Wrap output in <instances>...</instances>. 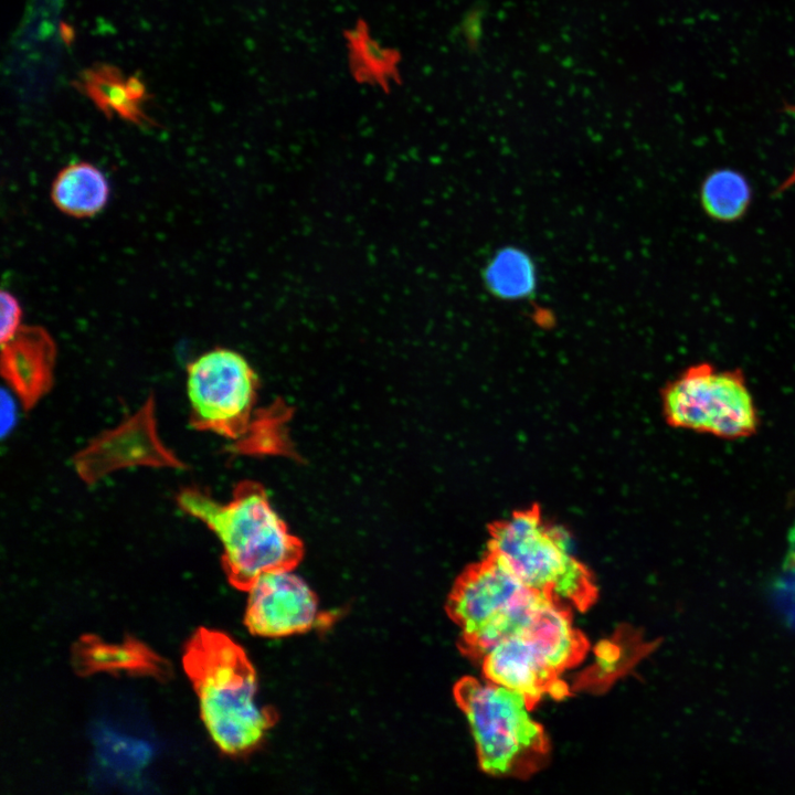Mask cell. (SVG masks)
<instances>
[{"label":"cell","mask_w":795,"mask_h":795,"mask_svg":"<svg viewBox=\"0 0 795 795\" xmlns=\"http://www.w3.org/2000/svg\"><path fill=\"white\" fill-rule=\"evenodd\" d=\"M544 596L488 554L458 577L446 610L460 630L463 650L480 660L492 646L518 633Z\"/></svg>","instance_id":"obj_5"},{"label":"cell","mask_w":795,"mask_h":795,"mask_svg":"<svg viewBox=\"0 0 795 795\" xmlns=\"http://www.w3.org/2000/svg\"><path fill=\"white\" fill-rule=\"evenodd\" d=\"M245 591L244 622L253 635L266 638L294 636L310 630L320 621L318 598L294 568L266 572Z\"/></svg>","instance_id":"obj_8"},{"label":"cell","mask_w":795,"mask_h":795,"mask_svg":"<svg viewBox=\"0 0 795 795\" xmlns=\"http://www.w3.org/2000/svg\"><path fill=\"white\" fill-rule=\"evenodd\" d=\"M752 187L744 174L732 168H719L706 176L699 189L704 213L718 222H735L748 212Z\"/></svg>","instance_id":"obj_13"},{"label":"cell","mask_w":795,"mask_h":795,"mask_svg":"<svg viewBox=\"0 0 795 795\" xmlns=\"http://www.w3.org/2000/svg\"><path fill=\"white\" fill-rule=\"evenodd\" d=\"M775 598L784 615L795 626V571H788L776 585Z\"/></svg>","instance_id":"obj_17"},{"label":"cell","mask_w":795,"mask_h":795,"mask_svg":"<svg viewBox=\"0 0 795 795\" xmlns=\"http://www.w3.org/2000/svg\"><path fill=\"white\" fill-rule=\"evenodd\" d=\"M177 504L218 537L223 548V569L231 584L240 590L245 591L266 572L295 569L301 559L300 540L255 481H241L226 502L198 487H186L178 492Z\"/></svg>","instance_id":"obj_2"},{"label":"cell","mask_w":795,"mask_h":795,"mask_svg":"<svg viewBox=\"0 0 795 795\" xmlns=\"http://www.w3.org/2000/svg\"><path fill=\"white\" fill-rule=\"evenodd\" d=\"M664 412L677 427L739 438L755 432L757 414L740 371L708 363L689 368L664 392Z\"/></svg>","instance_id":"obj_6"},{"label":"cell","mask_w":795,"mask_h":795,"mask_svg":"<svg viewBox=\"0 0 795 795\" xmlns=\"http://www.w3.org/2000/svg\"><path fill=\"white\" fill-rule=\"evenodd\" d=\"M485 283L496 297L518 300L536 289L537 273L531 257L517 247L499 250L487 263Z\"/></svg>","instance_id":"obj_14"},{"label":"cell","mask_w":795,"mask_h":795,"mask_svg":"<svg viewBox=\"0 0 795 795\" xmlns=\"http://www.w3.org/2000/svg\"><path fill=\"white\" fill-rule=\"evenodd\" d=\"M126 85L129 95L135 102L142 104L146 99H148L149 96L147 94L146 86L140 78L131 76L126 80Z\"/></svg>","instance_id":"obj_18"},{"label":"cell","mask_w":795,"mask_h":795,"mask_svg":"<svg viewBox=\"0 0 795 795\" xmlns=\"http://www.w3.org/2000/svg\"><path fill=\"white\" fill-rule=\"evenodd\" d=\"M109 198L105 174L89 162L63 168L51 188V199L63 213L73 218H91L100 212Z\"/></svg>","instance_id":"obj_11"},{"label":"cell","mask_w":795,"mask_h":795,"mask_svg":"<svg viewBox=\"0 0 795 795\" xmlns=\"http://www.w3.org/2000/svg\"><path fill=\"white\" fill-rule=\"evenodd\" d=\"M183 666L219 750L227 755L255 750L275 716L258 699L256 671L244 649L221 632L200 628L186 646Z\"/></svg>","instance_id":"obj_1"},{"label":"cell","mask_w":795,"mask_h":795,"mask_svg":"<svg viewBox=\"0 0 795 795\" xmlns=\"http://www.w3.org/2000/svg\"><path fill=\"white\" fill-rule=\"evenodd\" d=\"M454 698L468 723L481 771L524 778L544 766L549 739L522 693L486 678L464 677L454 687Z\"/></svg>","instance_id":"obj_3"},{"label":"cell","mask_w":795,"mask_h":795,"mask_svg":"<svg viewBox=\"0 0 795 795\" xmlns=\"http://www.w3.org/2000/svg\"><path fill=\"white\" fill-rule=\"evenodd\" d=\"M21 307L17 298L6 292H1V322H0V336L1 341H4L12 337L21 325Z\"/></svg>","instance_id":"obj_16"},{"label":"cell","mask_w":795,"mask_h":795,"mask_svg":"<svg viewBox=\"0 0 795 795\" xmlns=\"http://www.w3.org/2000/svg\"><path fill=\"white\" fill-rule=\"evenodd\" d=\"M55 344L41 327H24L1 341V371L25 409L50 390Z\"/></svg>","instance_id":"obj_10"},{"label":"cell","mask_w":795,"mask_h":795,"mask_svg":"<svg viewBox=\"0 0 795 795\" xmlns=\"http://www.w3.org/2000/svg\"><path fill=\"white\" fill-rule=\"evenodd\" d=\"M74 86L91 98L107 117L117 115L139 126L151 124L141 109V104L129 95L123 74L113 65L99 64L85 70Z\"/></svg>","instance_id":"obj_12"},{"label":"cell","mask_w":795,"mask_h":795,"mask_svg":"<svg viewBox=\"0 0 795 795\" xmlns=\"http://www.w3.org/2000/svg\"><path fill=\"white\" fill-rule=\"evenodd\" d=\"M479 661L484 678L522 693L532 707L545 696L560 699L569 693L561 675L521 634L502 639Z\"/></svg>","instance_id":"obj_9"},{"label":"cell","mask_w":795,"mask_h":795,"mask_svg":"<svg viewBox=\"0 0 795 795\" xmlns=\"http://www.w3.org/2000/svg\"><path fill=\"white\" fill-rule=\"evenodd\" d=\"M190 424L239 441L248 431L257 396V377L237 351L215 348L187 368Z\"/></svg>","instance_id":"obj_7"},{"label":"cell","mask_w":795,"mask_h":795,"mask_svg":"<svg viewBox=\"0 0 795 795\" xmlns=\"http://www.w3.org/2000/svg\"><path fill=\"white\" fill-rule=\"evenodd\" d=\"M491 556L529 589L579 611L597 597L590 571L574 556L566 532L537 509L512 513L495 524L488 542Z\"/></svg>","instance_id":"obj_4"},{"label":"cell","mask_w":795,"mask_h":795,"mask_svg":"<svg viewBox=\"0 0 795 795\" xmlns=\"http://www.w3.org/2000/svg\"><path fill=\"white\" fill-rule=\"evenodd\" d=\"M360 45L352 46L356 70H362L365 76H371L373 81H386L391 71L394 70V62L391 60L386 51L381 50L377 43H373L363 34L356 39Z\"/></svg>","instance_id":"obj_15"}]
</instances>
